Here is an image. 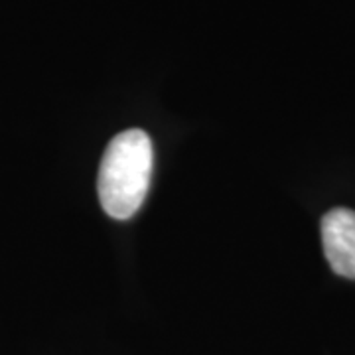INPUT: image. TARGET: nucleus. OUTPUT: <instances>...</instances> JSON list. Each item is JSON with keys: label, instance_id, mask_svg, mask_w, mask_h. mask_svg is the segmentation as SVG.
<instances>
[{"label": "nucleus", "instance_id": "f257e3e1", "mask_svg": "<svg viewBox=\"0 0 355 355\" xmlns=\"http://www.w3.org/2000/svg\"><path fill=\"white\" fill-rule=\"evenodd\" d=\"M154 150L150 137L140 128L116 135L103 154L97 191L105 214L125 221L146 200L153 178Z\"/></svg>", "mask_w": 355, "mask_h": 355}, {"label": "nucleus", "instance_id": "f03ea898", "mask_svg": "<svg viewBox=\"0 0 355 355\" xmlns=\"http://www.w3.org/2000/svg\"><path fill=\"white\" fill-rule=\"evenodd\" d=\"M322 245L331 270L355 279V211L336 207L322 219Z\"/></svg>", "mask_w": 355, "mask_h": 355}]
</instances>
